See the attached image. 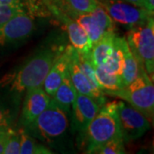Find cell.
<instances>
[{
	"label": "cell",
	"mask_w": 154,
	"mask_h": 154,
	"mask_svg": "<svg viewBox=\"0 0 154 154\" xmlns=\"http://www.w3.org/2000/svg\"><path fill=\"white\" fill-rule=\"evenodd\" d=\"M62 49L57 46H46L37 51L33 56L7 75L4 84L10 86V91L22 94L30 88L42 87L50 69Z\"/></svg>",
	"instance_id": "6da1fadb"
},
{
	"label": "cell",
	"mask_w": 154,
	"mask_h": 154,
	"mask_svg": "<svg viewBox=\"0 0 154 154\" xmlns=\"http://www.w3.org/2000/svg\"><path fill=\"white\" fill-rule=\"evenodd\" d=\"M122 136L116 101L108 102L99 108L98 113L79 137L84 146L85 153L93 154L110 140Z\"/></svg>",
	"instance_id": "7a4b0ae2"
},
{
	"label": "cell",
	"mask_w": 154,
	"mask_h": 154,
	"mask_svg": "<svg viewBox=\"0 0 154 154\" xmlns=\"http://www.w3.org/2000/svg\"><path fill=\"white\" fill-rule=\"evenodd\" d=\"M69 116L66 111L51 98L45 110L28 126L23 128L39 142L52 146L62 140L68 132L69 126Z\"/></svg>",
	"instance_id": "3957f363"
},
{
	"label": "cell",
	"mask_w": 154,
	"mask_h": 154,
	"mask_svg": "<svg viewBox=\"0 0 154 154\" xmlns=\"http://www.w3.org/2000/svg\"><path fill=\"white\" fill-rule=\"evenodd\" d=\"M105 95L116 97L132 105L141 112L151 123L154 118L153 80L146 74L144 68L140 69V74L132 82L116 91H105Z\"/></svg>",
	"instance_id": "277c9868"
},
{
	"label": "cell",
	"mask_w": 154,
	"mask_h": 154,
	"mask_svg": "<svg viewBox=\"0 0 154 154\" xmlns=\"http://www.w3.org/2000/svg\"><path fill=\"white\" fill-rule=\"evenodd\" d=\"M128 45L140 66L153 80L154 20L150 17L144 24L128 29L125 37Z\"/></svg>",
	"instance_id": "5b68a950"
},
{
	"label": "cell",
	"mask_w": 154,
	"mask_h": 154,
	"mask_svg": "<svg viewBox=\"0 0 154 154\" xmlns=\"http://www.w3.org/2000/svg\"><path fill=\"white\" fill-rule=\"evenodd\" d=\"M36 21L32 14L23 10L0 24V46L20 44L33 35Z\"/></svg>",
	"instance_id": "8992f818"
},
{
	"label": "cell",
	"mask_w": 154,
	"mask_h": 154,
	"mask_svg": "<svg viewBox=\"0 0 154 154\" xmlns=\"http://www.w3.org/2000/svg\"><path fill=\"white\" fill-rule=\"evenodd\" d=\"M114 22L128 29L140 26L153 17V13L137 7L124 0H98Z\"/></svg>",
	"instance_id": "52a82bcc"
},
{
	"label": "cell",
	"mask_w": 154,
	"mask_h": 154,
	"mask_svg": "<svg viewBox=\"0 0 154 154\" xmlns=\"http://www.w3.org/2000/svg\"><path fill=\"white\" fill-rule=\"evenodd\" d=\"M116 110L122 137L125 143L142 137L150 129L148 119L126 101H116Z\"/></svg>",
	"instance_id": "ba28073f"
},
{
	"label": "cell",
	"mask_w": 154,
	"mask_h": 154,
	"mask_svg": "<svg viewBox=\"0 0 154 154\" xmlns=\"http://www.w3.org/2000/svg\"><path fill=\"white\" fill-rule=\"evenodd\" d=\"M45 5L51 11V13L64 26L66 29L71 45L75 48L78 54L90 56L92 48L91 42L86 32L69 15H68L63 8L53 0H42ZM60 5V4H59Z\"/></svg>",
	"instance_id": "9c48e42d"
},
{
	"label": "cell",
	"mask_w": 154,
	"mask_h": 154,
	"mask_svg": "<svg viewBox=\"0 0 154 154\" xmlns=\"http://www.w3.org/2000/svg\"><path fill=\"white\" fill-rule=\"evenodd\" d=\"M100 107L94 99L77 93L69 115L71 116L72 133H77L79 136L82 135L98 113Z\"/></svg>",
	"instance_id": "30bf717a"
},
{
	"label": "cell",
	"mask_w": 154,
	"mask_h": 154,
	"mask_svg": "<svg viewBox=\"0 0 154 154\" xmlns=\"http://www.w3.org/2000/svg\"><path fill=\"white\" fill-rule=\"evenodd\" d=\"M51 99V97L46 94L42 87L27 90L19 121L22 128H26L34 121L48 106Z\"/></svg>",
	"instance_id": "8fae6325"
},
{
	"label": "cell",
	"mask_w": 154,
	"mask_h": 154,
	"mask_svg": "<svg viewBox=\"0 0 154 154\" xmlns=\"http://www.w3.org/2000/svg\"><path fill=\"white\" fill-rule=\"evenodd\" d=\"M74 51L75 48L71 45H67L66 48L61 50L58 55L57 56L54 63H52V66L50 69L43 82L42 88L51 97L53 96L56 90L62 82L63 77L69 72V67Z\"/></svg>",
	"instance_id": "7c38bea8"
},
{
	"label": "cell",
	"mask_w": 154,
	"mask_h": 154,
	"mask_svg": "<svg viewBox=\"0 0 154 154\" xmlns=\"http://www.w3.org/2000/svg\"><path fill=\"white\" fill-rule=\"evenodd\" d=\"M69 75L75 89L79 94L87 95L94 99L100 106L105 104V94L101 90H97L91 85L87 76L84 75L82 70L78 63V55L75 50L72 55L69 67Z\"/></svg>",
	"instance_id": "4fadbf2b"
},
{
	"label": "cell",
	"mask_w": 154,
	"mask_h": 154,
	"mask_svg": "<svg viewBox=\"0 0 154 154\" xmlns=\"http://www.w3.org/2000/svg\"><path fill=\"white\" fill-rule=\"evenodd\" d=\"M116 34H105L96 42L90 51V61L94 68L104 64L110 57L115 44Z\"/></svg>",
	"instance_id": "5bb4252c"
},
{
	"label": "cell",
	"mask_w": 154,
	"mask_h": 154,
	"mask_svg": "<svg viewBox=\"0 0 154 154\" xmlns=\"http://www.w3.org/2000/svg\"><path fill=\"white\" fill-rule=\"evenodd\" d=\"M76 90L72 84L68 72L51 98L69 116L72 105L76 97Z\"/></svg>",
	"instance_id": "9a60e30c"
},
{
	"label": "cell",
	"mask_w": 154,
	"mask_h": 154,
	"mask_svg": "<svg viewBox=\"0 0 154 154\" xmlns=\"http://www.w3.org/2000/svg\"><path fill=\"white\" fill-rule=\"evenodd\" d=\"M122 51L124 55V65H123V71L121 78L123 87H125L130 82H132L139 75L140 66L138 63L137 59L135 58V57L129 49L125 37L122 38Z\"/></svg>",
	"instance_id": "2e32d148"
},
{
	"label": "cell",
	"mask_w": 154,
	"mask_h": 154,
	"mask_svg": "<svg viewBox=\"0 0 154 154\" xmlns=\"http://www.w3.org/2000/svg\"><path fill=\"white\" fill-rule=\"evenodd\" d=\"M122 38L116 36L114 50L104 64L100 65L109 73L122 76L124 65V55L122 51Z\"/></svg>",
	"instance_id": "e0dca14e"
},
{
	"label": "cell",
	"mask_w": 154,
	"mask_h": 154,
	"mask_svg": "<svg viewBox=\"0 0 154 154\" xmlns=\"http://www.w3.org/2000/svg\"><path fill=\"white\" fill-rule=\"evenodd\" d=\"M20 136L21 144V153L20 154H52L48 146L42 144L36 139L32 137L30 134L26 132V130L21 128L18 131Z\"/></svg>",
	"instance_id": "ac0fdd59"
},
{
	"label": "cell",
	"mask_w": 154,
	"mask_h": 154,
	"mask_svg": "<svg viewBox=\"0 0 154 154\" xmlns=\"http://www.w3.org/2000/svg\"><path fill=\"white\" fill-rule=\"evenodd\" d=\"M94 69L97 82L103 92L116 91L123 88L121 76L107 72L101 66L96 67Z\"/></svg>",
	"instance_id": "d6986e66"
},
{
	"label": "cell",
	"mask_w": 154,
	"mask_h": 154,
	"mask_svg": "<svg viewBox=\"0 0 154 154\" xmlns=\"http://www.w3.org/2000/svg\"><path fill=\"white\" fill-rule=\"evenodd\" d=\"M90 13L96 18L99 27L104 33V35L105 34H116L115 22L110 17V15L107 13V11L99 5V3L94 11Z\"/></svg>",
	"instance_id": "ffe728a7"
},
{
	"label": "cell",
	"mask_w": 154,
	"mask_h": 154,
	"mask_svg": "<svg viewBox=\"0 0 154 154\" xmlns=\"http://www.w3.org/2000/svg\"><path fill=\"white\" fill-rule=\"evenodd\" d=\"M17 110L0 99V128L10 129L17 118Z\"/></svg>",
	"instance_id": "44dd1931"
},
{
	"label": "cell",
	"mask_w": 154,
	"mask_h": 154,
	"mask_svg": "<svg viewBox=\"0 0 154 154\" xmlns=\"http://www.w3.org/2000/svg\"><path fill=\"white\" fill-rule=\"evenodd\" d=\"M77 55H78L79 66L84 73V75L87 76L89 82L91 83V85L95 89L102 91V89L100 88L99 83L97 82L96 76H95V69H94V67L93 66V64H92V63L90 61V56L81 55V54H78V53H77Z\"/></svg>",
	"instance_id": "7402d4cb"
},
{
	"label": "cell",
	"mask_w": 154,
	"mask_h": 154,
	"mask_svg": "<svg viewBox=\"0 0 154 154\" xmlns=\"http://www.w3.org/2000/svg\"><path fill=\"white\" fill-rule=\"evenodd\" d=\"M124 140L122 136L110 140L98 148L94 153L96 154H123L126 153L124 147Z\"/></svg>",
	"instance_id": "603a6c76"
},
{
	"label": "cell",
	"mask_w": 154,
	"mask_h": 154,
	"mask_svg": "<svg viewBox=\"0 0 154 154\" xmlns=\"http://www.w3.org/2000/svg\"><path fill=\"white\" fill-rule=\"evenodd\" d=\"M63 3L77 13H90L99 5L98 0H63Z\"/></svg>",
	"instance_id": "cb8c5ba5"
},
{
	"label": "cell",
	"mask_w": 154,
	"mask_h": 154,
	"mask_svg": "<svg viewBox=\"0 0 154 154\" xmlns=\"http://www.w3.org/2000/svg\"><path fill=\"white\" fill-rule=\"evenodd\" d=\"M21 153V144L20 136L17 131L11 128L9 132V135L6 140L4 154H20Z\"/></svg>",
	"instance_id": "d4e9b609"
},
{
	"label": "cell",
	"mask_w": 154,
	"mask_h": 154,
	"mask_svg": "<svg viewBox=\"0 0 154 154\" xmlns=\"http://www.w3.org/2000/svg\"><path fill=\"white\" fill-rule=\"evenodd\" d=\"M23 10L27 9L18 6H0V24Z\"/></svg>",
	"instance_id": "484cf974"
},
{
	"label": "cell",
	"mask_w": 154,
	"mask_h": 154,
	"mask_svg": "<svg viewBox=\"0 0 154 154\" xmlns=\"http://www.w3.org/2000/svg\"><path fill=\"white\" fill-rule=\"evenodd\" d=\"M28 0H0V6H18L26 9Z\"/></svg>",
	"instance_id": "4316f807"
},
{
	"label": "cell",
	"mask_w": 154,
	"mask_h": 154,
	"mask_svg": "<svg viewBox=\"0 0 154 154\" xmlns=\"http://www.w3.org/2000/svg\"><path fill=\"white\" fill-rule=\"evenodd\" d=\"M10 129H6V130H1L0 131V154L4 153V149H5V145L6 140L9 135V132L11 130Z\"/></svg>",
	"instance_id": "83f0119b"
},
{
	"label": "cell",
	"mask_w": 154,
	"mask_h": 154,
	"mask_svg": "<svg viewBox=\"0 0 154 154\" xmlns=\"http://www.w3.org/2000/svg\"><path fill=\"white\" fill-rule=\"evenodd\" d=\"M144 9L150 11L152 13L154 12V0H144Z\"/></svg>",
	"instance_id": "f1b7e54d"
},
{
	"label": "cell",
	"mask_w": 154,
	"mask_h": 154,
	"mask_svg": "<svg viewBox=\"0 0 154 154\" xmlns=\"http://www.w3.org/2000/svg\"><path fill=\"white\" fill-rule=\"evenodd\" d=\"M124 1L131 4L133 5L144 8V0H124Z\"/></svg>",
	"instance_id": "f546056e"
},
{
	"label": "cell",
	"mask_w": 154,
	"mask_h": 154,
	"mask_svg": "<svg viewBox=\"0 0 154 154\" xmlns=\"http://www.w3.org/2000/svg\"><path fill=\"white\" fill-rule=\"evenodd\" d=\"M1 130H6V129H2V128H0V131H1Z\"/></svg>",
	"instance_id": "4dcf8cb0"
}]
</instances>
